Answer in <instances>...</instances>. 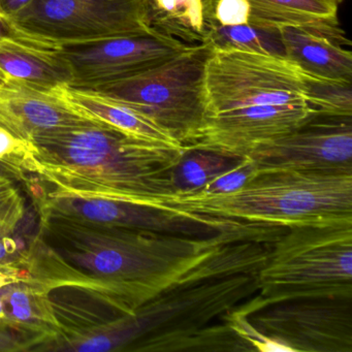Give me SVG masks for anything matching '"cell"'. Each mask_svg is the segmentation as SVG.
<instances>
[{
  "label": "cell",
  "instance_id": "1",
  "mask_svg": "<svg viewBox=\"0 0 352 352\" xmlns=\"http://www.w3.org/2000/svg\"><path fill=\"white\" fill-rule=\"evenodd\" d=\"M32 281L43 289L71 286L94 292L121 314L191 282L232 275L242 267L228 245L265 242V228L209 236L162 234L41 217Z\"/></svg>",
  "mask_w": 352,
  "mask_h": 352
},
{
  "label": "cell",
  "instance_id": "2",
  "mask_svg": "<svg viewBox=\"0 0 352 352\" xmlns=\"http://www.w3.org/2000/svg\"><path fill=\"white\" fill-rule=\"evenodd\" d=\"M184 150L89 120L32 138L21 164L55 195L153 207L173 195L168 174Z\"/></svg>",
  "mask_w": 352,
  "mask_h": 352
},
{
  "label": "cell",
  "instance_id": "3",
  "mask_svg": "<svg viewBox=\"0 0 352 352\" xmlns=\"http://www.w3.org/2000/svg\"><path fill=\"white\" fill-rule=\"evenodd\" d=\"M153 207L289 228L352 222V174L270 172L212 197H166Z\"/></svg>",
  "mask_w": 352,
  "mask_h": 352
},
{
  "label": "cell",
  "instance_id": "4",
  "mask_svg": "<svg viewBox=\"0 0 352 352\" xmlns=\"http://www.w3.org/2000/svg\"><path fill=\"white\" fill-rule=\"evenodd\" d=\"M258 292L257 273L209 278L172 288L82 341L83 351L170 352L179 342Z\"/></svg>",
  "mask_w": 352,
  "mask_h": 352
},
{
  "label": "cell",
  "instance_id": "5",
  "mask_svg": "<svg viewBox=\"0 0 352 352\" xmlns=\"http://www.w3.org/2000/svg\"><path fill=\"white\" fill-rule=\"evenodd\" d=\"M272 245L258 294L239 306L245 314L298 298H352V222L289 226Z\"/></svg>",
  "mask_w": 352,
  "mask_h": 352
},
{
  "label": "cell",
  "instance_id": "6",
  "mask_svg": "<svg viewBox=\"0 0 352 352\" xmlns=\"http://www.w3.org/2000/svg\"><path fill=\"white\" fill-rule=\"evenodd\" d=\"M214 47L190 45L183 52L133 77L89 88L126 104L186 148L201 137L211 117L206 65Z\"/></svg>",
  "mask_w": 352,
  "mask_h": 352
},
{
  "label": "cell",
  "instance_id": "7",
  "mask_svg": "<svg viewBox=\"0 0 352 352\" xmlns=\"http://www.w3.org/2000/svg\"><path fill=\"white\" fill-rule=\"evenodd\" d=\"M205 81L211 117L247 107L307 102L305 72L284 57L214 49Z\"/></svg>",
  "mask_w": 352,
  "mask_h": 352
},
{
  "label": "cell",
  "instance_id": "8",
  "mask_svg": "<svg viewBox=\"0 0 352 352\" xmlns=\"http://www.w3.org/2000/svg\"><path fill=\"white\" fill-rule=\"evenodd\" d=\"M10 19L22 32L57 46L155 32L147 0H32Z\"/></svg>",
  "mask_w": 352,
  "mask_h": 352
},
{
  "label": "cell",
  "instance_id": "9",
  "mask_svg": "<svg viewBox=\"0 0 352 352\" xmlns=\"http://www.w3.org/2000/svg\"><path fill=\"white\" fill-rule=\"evenodd\" d=\"M38 204L41 217L189 236H209L265 226L129 201L85 199L51 192L41 197Z\"/></svg>",
  "mask_w": 352,
  "mask_h": 352
},
{
  "label": "cell",
  "instance_id": "10",
  "mask_svg": "<svg viewBox=\"0 0 352 352\" xmlns=\"http://www.w3.org/2000/svg\"><path fill=\"white\" fill-rule=\"evenodd\" d=\"M251 315L261 333L292 352H352V298H298Z\"/></svg>",
  "mask_w": 352,
  "mask_h": 352
},
{
  "label": "cell",
  "instance_id": "11",
  "mask_svg": "<svg viewBox=\"0 0 352 352\" xmlns=\"http://www.w3.org/2000/svg\"><path fill=\"white\" fill-rule=\"evenodd\" d=\"M257 174L270 172L352 174L351 118L317 114L281 137L257 145L250 153Z\"/></svg>",
  "mask_w": 352,
  "mask_h": 352
},
{
  "label": "cell",
  "instance_id": "12",
  "mask_svg": "<svg viewBox=\"0 0 352 352\" xmlns=\"http://www.w3.org/2000/svg\"><path fill=\"white\" fill-rule=\"evenodd\" d=\"M190 45L160 32L65 44L59 52L73 72L72 87L89 89L157 67Z\"/></svg>",
  "mask_w": 352,
  "mask_h": 352
},
{
  "label": "cell",
  "instance_id": "13",
  "mask_svg": "<svg viewBox=\"0 0 352 352\" xmlns=\"http://www.w3.org/2000/svg\"><path fill=\"white\" fill-rule=\"evenodd\" d=\"M316 115L308 102L247 107L210 117L189 148L245 157L257 145L296 131Z\"/></svg>",
  "mask_w": 352,
  "mask_h": 352
},
{
  "label": "cell",
  "instance_id": "14",
  "mask_svg": "<svg viewBox=\"0 0 352 352\" xmlns=\"http://www.w3.org/2000/svg\"><path fill=\"white\" fill-rule=\"evenodd\" d=\"M55 90L41 89L8 78L0 88V127L30 141L40 133L87 122Z\"/></svg>",
  "mask_w": 352,
  "mask_h": 352
},
{
  "label": "cell",
  "instance_id": "15",
  "mask_svg": "<svg viewBox=\"0 0 352 352\" xmlns=\"http://www.w3.org/2000/svg\"><path fill=\"white\" fill-rule=\"evenodd\" d=\"M0 69L9 78L41 89L55 90L73 83V72L59 46L7 40L0 43Z\"/></svg>",
  "mask_w": 352,
  "mask_h": 352
},
{
  "label": "cell",
  "instance_id": "16",
  "mask_svg": "<svg viewBox=\"0 0 352 352\" xmlns=\"http://www.w3.org/2000/svg\"><path fill=\"white\" fill-rule=\"evenodd\" d=\"M344 0H248V24L263 28H305L350 46L340 28L338 12Z\"/></svg>",
  "mask_w": 352,
  "mask_h": 352
},
{
  "label": "cell",
  "instance_id": "17",
  "mask_svg": "<svg viewBox=\"0 0 352 352\" xmlns=\"http://www.w3.org/2000/svg\"><path fill=\"white\" fill-rule=\"evenodd\" d=\"M286 58L305 73L335 81L352 80V53L342 43L305 28H279Z\"/></svg>",
  "mask_w": 352,
  "mask_h": 352
},
{
  "label": "cell",
  "instance_id": "18",
  "mask_svg": "<svg viewBox=\"0 0 352 352\" xmlns=\"http://www.w3.org/2000/svg\"><path fill=\"white\" fill-rule=\"evenodd\" d=\"M55 92L73 110L85 118L106 123L144 139L180 146L149 119L118 100L92 90L80 89L72 86L57 88Z\"/></svg>",
  "mask_w": 352,
  "mask_h": 352
},
{
  "label": "cell",
  "instance_id": "19",
  "mask_svg": "<svg viewBox=\"0 0 352 352\" xmlns=\"http://www.w3.org/2000/svg\"><path fill=\"white\" fill-rule=\"evenodd\" d=\"M218 0H147L150 23L155 32L187 45L207 42L217 24Z\"/></svg>",
  "mask_w": 352,
  "mask_h": 352
},
{
  "label": "cell",
  "instance_id": "20",
  "mask_svg": "<svg viewBox=\"0 0 352 352\" xmlns=\"http://www.w3.org/2000/svg\"><path fill=\"white\" fill-rule=\"evenodd\" d=\"M242 160L219 152L185 148L180 160L168 174L172 195L182 197L197 192L220 175L236 168Z\"/></svg>",
  "mask_w": 352,
  "mask_h": 352
},
{
  "label": "cell",
  "instance_id": "21",
  "mask_svg": "<svg viewBox=\"0 0 352 352\" xmlns=\"http://www.w3.org/2000/svg\"><path fill=\"white\" fill-rule=\"evenodd\" d=\"M207 42L216 50H238L263 53L286 58L279 30L263 28L251 24L220 26L216 24Z\"/></svg>",
  "mask_w": 352,
  "mask_h": 352
},
{
  "label": "cell",
  "instance_id": "22",
  "mask_svg": "<svg viewBox=\"0 0 352 352\" xmlns=\"http://www.w3.org/2000/svg\"><path fill=\"white\" fill-rule=\"evenodd\" d=\"M306 100L317 114L351 118L352 89L349 82L324 79L305 73Z\"/></svg>",
  "mask_w": 352,
  "mask_h": 352
},
{
  "label": "cell",
  "instance_id": "23",
  "mask_svg": "<svg viewBox=\"0 0 352 352\" xmlns=\"http://www.w3.org/2000/svg\"><path fill=\"white\" fill-rule=\"evenodd\" d=\"M239 338L250 346L252 351L292 352L287 346L261 333L249 319L248 315L239 310L238 307L221 317Z\"/></svg>",
  "mask_w": 352,
  "mask_h": 352
},
{
  "label": "cell",
  "instance_id": "24",
  "mask_svg": "<svg viewBox=\"0 0 352 352\" xmlns=\"http://www.w3.org/2000/svg\"><path fill=\"white\" fill-rule=\"evenodd\" d=\"M15 181L0 176V234H11L25 215V201Z\"/></svg>",
  "mask_w": 352,
  "mask_h": 352
},
{
  "label": "cell",
  "instance_id": "25",
  "mask_svg": "<svg viewBox=\"0 0 352 352\" xmlns=\"http://www.w3.org/2000/svg\"><path fill=\"white\" fill-rule=\"evenodd\" d=\"M257 173L252 162L248 156L243 157L242 162L228 172L220 175L211 182L203 187L197 192L192 193V197H212V195H224L242 188L251 179L256 176ZM182 195V197H188ZM174 197V195H170Z\"/></svg>",
  "mask_w": 352,
  "mask_h": 352
},
{
  "label": "cell",
  "instance_id": "26",
  "mask_svg": "<svg viewBox=\"0 0 352 352\" xmlns=\"http://www.w3.org/2000/svg\"><path fill=\"white\" fill-rule=\"evenodd\" d=\"M250 5L248 0H218L215 18L220 26L248 24Z\"/></svg>",
  "mask_w": 352,
  "mask_h": 352
},
{
  "label": "cell",
  "instance_id": "27",
  "mask_svg": "<svg viewBox=\"0 0 352 352\" xmlns=\"http://www.w3.org/2000/svg\"><path fill=\"white\" fill-rule=\"evenodd\" d=\"M28 144V141L19 139L7 129L0 127V162H13L22 168L21 158Z\"/></svg>",
  "mask_w": 352,
  "mask_h": 352
},
{
  "label": "cell",
  "instance_id": "28",
  "mask_svg": "<svg viewBox=\"0 0 352 352\" xmlns=\"http://www.w3.org/2000/svg\"><path fill=\"white\" fill-rule=\"evenodd\" d=\"M28 257L20 252L17 242L10 238L9 234H0V265L7 267H19L28 263Z\"/></svg>",
  "mask_w": 352,
  "mask_h": 352
},
{
  "label": "cell",
  "instance_id": "29",
  "mask_svg": "<svg viewBox=\"0 0 352 352\" xmlns=\"http://www.w3.org/2000/svg\"><path fill=\"white\" fill-rule=\"evenodd\" d=\"M7 40L24 41V42L30 43H43V44H53V43L47 42V41L41 40L36 36H30L26 32H22L17 28L10 19L8 16L3 15L0 12V43ZM55 45V44H54Z\"/></svg>",
  "mask_w": 352,
  "mask_h": 352
},
{
  "label": "cell",
  "instance_id": "30",
  "mask_svg": "<svg viewBox=\"0 0 352 352\" xmlns=\"http://www.w3.org/2000/svg\"><path fill=\"white\" fill-rule=\"evenodd\" d=\"M28 349V345L17 337H12L7 329H0V350Z\"/></svg>",
  "mask_w": 352,
  "mask_h": 352
},
{
  "label": "cell",
  "instance_id": "31",
  "mask_svg": "<svg viewBox=\"0 0 352 352\" xmlns=\"http://www.w3.org/2000/svg\"><path fill=\"white\" fill-rule=\"evenodd\" d=\"M32 0H0V12L3 15L11 18L15 14L19 13L24 8L28 7Z\"/></svg>",
  "mask_w": 352,
  "mask_h": 352
},
{
  "label": "cell",
  "instance_id": "32",
  "mask_svg": "<svg viewBox=\"0 0 352 352\" xmlns=\"http://www.w3.org/2000/svg\"><path fill=\"white\" fill-rule=\"evenodd\" d=\"M0 176L9 177L15 180H26V173L19 164L0 162Z\"/></svg>",
  "mask_w": 352,
  "mask_h": 352
},
{
  "label": "cell",
  "instance_id": "33",
  "mask_svg": "<svg viewBox=\"0 0 352 352\" xmlns=\"http://www.w3.org/2000/svg\"><path fill=\"white\" fill-rule=\"evenodd\" d=\"M8 78L9 77H8V76L6 75L1 69H0V88H1V86L7 82Z\"/></svg>",
  "mask_w": 352,
  "mask_h": 352
},
{
  "label": "cell",
  "instance_id": "34",
  "mask_svg": "<svg viewBox=\"0 0 352 352\" xmlns=\"http://www.w3.org/2000/svg\"><path fill=\"white\" fill-rule=\"evenodd\" d=\"M14 283L12 280L5 279V278H0V288H3V286L8 285V284Z\"/></svg>",
  "mask_w": 352,
  "mask_h": 352
}]
</instances>
